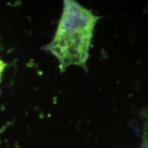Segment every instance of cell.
<instances>
[{
  "label": "cell",
  "mask_w": 148,
  "mask_h": 148,
  "mask_svg": "<svg viewBox=\"0 0 148 148\" xmlns=\"http://www.w3.org/2000/svg\"><path fill=\"white\" fill-rule=\"evenodd\" d=\"M143 148H148V134L145 136V141H144Z\"/></svg>",
  "instance_id": "3957f363"
},
{
  "label": "cell",
  "mask_w": 148,
  "mask_h": 148,
  "mask_svg": "<svg viewBox=\"0 0 148 148\" xmlns=\"http://www.w3.org/2000/svg\"><path fill=\"white\" fill-rule=\"evenodd\" d=\"M5 66V64L4 62H3L2 61L0 60V79H1V75L2 73V72L3 71V69Z\"/></svg>",
  "instance_id": "7a4b0ae2"
},
{
  "label": "cell",
  "mask_w": 148,
  "mask_h": 148,
  "mask_svg": "<svg viewBox=\"0 0 148 148\" xmlns=\"http://www.w3.org/2000/svg\"><path fill=\"white\" fill-rule=\"evenodd\" d=\"M99 18L77 1H64L53 38L42 48L58 60L60 72L71 66L86 69L94 29Z\"/></svg>",
  "instance_id": "6da1fadb"
}]
</instances>
